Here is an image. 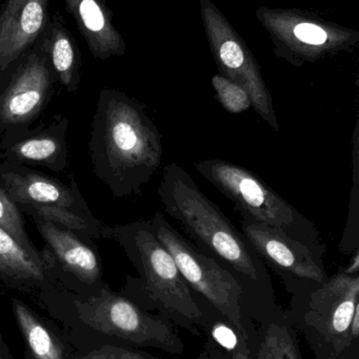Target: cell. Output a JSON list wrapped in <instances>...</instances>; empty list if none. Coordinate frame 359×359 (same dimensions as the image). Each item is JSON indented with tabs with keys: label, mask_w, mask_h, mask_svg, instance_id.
<instances>
[{
	"label": "cell",
	"mask_w": 359,
	"mask_h": 359,
	"mask_svg": "<svg viewBox=\"0 0 359 359\" xmlns=\"http://www.w3.org/2000/svg\"><path fill=\"white\" fill-rule=\"evenodd\" d=\"M195 359H255L244 337L236 333V337L229 345L223 346L217 343L208 334L202 351Z\"/></svg>",
	"instance_id": "24"
},
{
	"label": "cell",
	"mask_w": 359,
	"mask_h": 359,
	"mask_svg": "<svg viewBox=\"0 0 359 359\" xmlns=\"http://www.w3.org/2000/svg\"><path fill=\"white\" fill-rule=\"evenodd\" d=\"M353 187L350 198L349 215L339 250L348 255L358 250L359 245V120H356L353 133Z\"/></svg>",
	"instance_id": "21"
},
{
	"label": "cell",
	"mask_w": 359,
	"mask_h": 359,
	"mask_svg": "<svg viewBox=\"0 0 359 359\" xmlns=\"http://www.w3.org/2000/svg\"><path fill=\"white\" fill-rule=\"evenodd\" d=\"M255 359H303L299 333L280 305L256 327Z\"/></svg>",
	"instance_id": "20"
},
{
	"label": "cell",
	"mask_w": 359,
	"mask_h": 359,
	"mask_svg": "<svg viewBox=\"0 0 359 359\" xmlns=\"http://www.w3.org/2000/svg\"><path fill=\"white\" fill-rule=\"evenodd\" d=\"M200 10L215 61L223 77L244 88L255 111L278 132L271 93L250 50L212 2L200 0Z\"/></svg>",
	"instance_id": "8"
},
{
	"label": "cell",
	"mask_w": 359,
	"mask_h": 359,
	"mask_svg": "<svg viewBox=\"0 0 359 359\" xmlns=\"http://www.w3.org/2000/svg\"><path fill=\"white\" fill-rule=\"evenodd\" d=\"M37 304L60 324L77 353L105 344L153 348L172 355L185 351L174 323L143 309L107 286L89 297H78L63 288L38 292Z\"/></svg>",
	"instance_id": "2"
},
{
	"label": "cell",
	"mask_w": 359,
	"mask_h": 359,
	"mask_svg": "<svg viewBox=\"0 0 359 359\" xmlns=\"http://www.w3.org/2000/svg\"><path fill=\"white\" fill-rule=\"evenodd\" d=\"M212 86L217 100L228 113L242 114L252 107V101L247 90L223 75L213 76Z\"/></svg>",
	"instance_id": "23"
},
{
	"label": "cell",
	"mask_w": 359,
	"mask_h": 359,
	"mask_svg": "<svg viewBox=\"0 0 359 359\" xmlns=\"http://www.w3.org/2000/svg\"><path fill=\"white\" fill-rule=\"evenodd\" d=\"M2 181L8 196L36 217L60 224L72 231L114 236V229L93 219L76 190L72 191L55 179L33 172H6Z\"/></svg>",
	"instance_id": "10"
},
{
	"label": "cell",
	"mask_w": 359,
	"mask_h": 359,
	"mask_svg": "<svg viewBox=\"0 0 359 359\" xmlns=\"http://www.w3.org/2000/svg\"><path fill=\"white\" fill-rule=\"evenodd\" d=\"M0 228L8 232L23 248L34 255H39L30 242L16 203L8 196L4 188H0Z\"/></svg>",
	"instance_id": "22"
},
{
	"label": "cell",
	"mask_w": 359,
	"mask_h": 359,
	"mask_svg": "<svg viewBox=\"0 0 359 359\" xmlns=\"http://www.w3.org/2000/svg\"><path fill=\"white\" fill-rule=\"evenodd\" d=\"M196 170L235 204L242 219L278 228L290 238L325 253L318 231L290 203L256 175L225 160L194 164Z\"/></svg>",
	"instance_id": "7"
},
{
	"label": "cell",
	"mask_w": 359,
	"mask_h": 359,
	"mask_svg": "<svg viewBox=\"0 0 359 359\" xmlns=\"http://www.w3.org/2000/svg\"><path fill=\"white\" fill-rule=\"evenodd\" d=\"M50 0H4L0 4V75L31 48L50 22Z\"/></svg>",
	"instance_id": "14"
},
{
	"label": "cell",
	"mask_w": 359,
	"mask_h": 359,
	"mask_svg": "<svg viewBox=\"0 0 359 359\" xmlns=\"http://www.w3.org/2000/svg\"><path fill=\"white\" fill-rule=\"evenodd\" d=\"M56 81L40 36L0 75V123L6 126L30 123L46 107Z\"/></svg>",
	"instance_id": "9"
},
{
	"label": "cell",
	"mask_w": 359,
	"mask_h": 359,
	"mask_svg": "<svg viewBox=\"0 0 359 359\" xmlns=\"http://www.w3.org/2000/svg\"><path fill=\"white\" fill-rule=\"evenodd\" d=\"M114 238L126 249L141 274V278H128L122 294L147 311H157L195 337L208 333L210 316L196 301L172 255L156 238L150 221L116 228Z\"/></svg>",
	"instance_id": "4"
},
{
	"label": "cell",
	"mask_w": 359,
	"mask_h": 359,
	"mask_svg": "<svg viewBox=\"0 0 359 359\" xmlns=\"http://www.w3.org/2000/svg\"><path fill=\"white\" fill-rule=\"evenodd\" d=\"M158 196L164 212L181 224L200 249L237 278L253 320H261L271 314L278 304L265 263L242 232L178 164L164 168Z\"/></svg>",
	"instance_id": "1"
},
{
	"label": "cell",
	"mask_w": 359,
	"mask_h": 359,
	"mask_svg": "<svg viewBox=\"0 0 359 359\" xmlns=\"http://www.w3.org/2000/svg\"><path fill=\"white\" fill-rule=\"evenodd\" d=\"M0 359H15L13 354L11 353L1 333H0Z\"/></svg>",
	"instance_id": "26"
},
{
	"label": "cell",
	"mask_w": 359,
	"mask_h": 359,
	"mask_svg": "<svg viewBox=\"0 0 359 359\" xmlns=\"http://www.w3.org/2000/svg\"><path fill=\"white\" fill-rule=\"evenodd\" d=\"M288 292L287 314L314 358L359 359V274L343 270Z\"/></svg>",
	"instance_id": "5"
},
{
	"label": "cell",
	"mask_w": 359,
	"mask_h": 359,
	"mask_svg": "<svg viewBox=\"0 0 359 359\" xmlns=\"http://www.w3.org/2000/svg\"><path fill=\"white\" fill-rule=\"evenodd\" d=\"M259 15L268 31L301 60H318L327 53L345 48L352 39V33L347 29L292 11L261 8Z\"/></svg>",
	"instance_id": "13"
},
{
	"label": "cell",
	"mask_w": 359,
	"mask_h": 359,
	"mask_svg": "<svg viewBox=\"0 0 359 359\" xmlns=\"http://www.w3.org/2000/svg\"><path fill=\"white\" fill-rule=\"evenodd\" d=\"M41 37L57 81L69 92H76L81 78V52L60 12L51 15Z\"/></svg>",
	"instance_id": "19"
},
{
	"label": "cell",
	"mask_w": 359,
	"mask_h": 359,
	"mask_svg": "<svg viewBox=\"0 0 359 359\" xmlns=\"http://www.w3.org/2000/svg\"><path fill=\"white\" fill-rule=\"evenodd\" d=\"M150 223L157 240L172 255L188 286L204 297L237 334L246 339L252 352L257 337L256 325L237 278L214 257L183 238L167 221L164 213L156 212Z\"/></svg>",
	"instance_id": "6"
},
{
	"label": "cell",
	"mask_w": 359,
	"mask_h": 359,
	"mask_svg": "<svg viewBox=\"0 0 359 359\" xmlns=\"http://www.w3.org/2000/svg\"><path fill=\"white\" fill-rule=\"evenodd\" d=\"M65 126L67 121L63 120L57 128L6 139L0 144V156L13 162L61 170L67 160Z\"/></svg>",
	"instance_id": "18"
},
{
	"label": "cell",
	"mask_w": 359,
	"mask_h": 359,
	"mask_svg": "<svg viewBox=\"0 0 359 359\" xmlns=\"http://www.w3.org/2000/svg\"><path fill=\"white\" fill-rule=\"evenodd\" d=\"M77 359H158L143 349L126 347V346L105 345L97 346L88 351L77 353Z\"/></svg>",
	"instance_id": "25"
},
{
	"label": "cell",
	"mask_w": 359,
	"mask_h": 359,
	"mask_svg": "<svg viewBox=\"0 0 359 359\" xmlns=\"http://www.w3.org/2000/svg\"><path fill=\"white\" fill-rule=\"evenodd\" d=\"M11 309L25 343V359H77L69 335L52 318L17 297L11 299Z\"/></svg>",
	"instance_id": "15"
},
{
	"label": "cell",
	"mask_w": 359,
	"mask_h": 359,
	"mask_svg": "<svg viewBox=\"0 0 359 359\" xmlns=\"http://www.w3.org/2000/svg\"><path fill=\"white\" fill-rule=\"evenodd\" d=\"M0 280L27 292H48L59 288L46 257L23 248L0 228Z\"/></svg>",
	"instance_id": "17"
},
{
	"label": "cell",
	"mask_w": 359,
	"mask_h": 359,
	"mask_svg": "<svg viewBox=\"0 0 359 359\" xmlns=\"http://www.w3.org/2000/svg\"><path fill=\"white\" fill-rule=\"evenodd\" d=\"M92 149L99 176L117 196L141 194L164 154L162 135L145 105L113 90H101Z\"/></svg>",
	"instance_id": "3"
},
{
	"label": "cell",
	"mask_w": 359,
	"mask_h": 359,
	"mask_svg": "<svg viewBox=\"0 0 359 359\" xmlns=\"http://www.w3.org/2000/svg\"><path fill=\"white\" fill-rule=\"evenodd\" d=\"M242 232L263 263L284 282L287 291L328 280L322 255L278 228L242 219Z\"/></svg>",
	"instance_id": "11"
},
{
	"label": "cell",
	"mask_w": 359,
	"mask_h": 359,
	"mask_svg": "<svg viewBox=\"0 0 359 359\" xmlns=\"http://www.w3.org/2000/svg\"><path fill=\"white\" fill-rule=\"evenodd\" d=\"M38 230L52 250V274L59 288L78 297L97 295L107 285L96 253L72 232L36 217Z\"/></svg>",
	"instance_id": "12"
},
{
	"label": "cell",
	"mask_w": 359,
	"mask_h": 359,
	"mask_svg": "<svg viewBox=\"0 0 359 359\" xmlns=\"http://www.w3.org/2000/svg\"><path fill=\"white\" fill-rule=\"evenodd\" d=\"M63 4L94 58L105 61L126 54V42L114 27L107 0H63Z\"/></svg>",
	"instance_id": "16"
}]
</instances>
